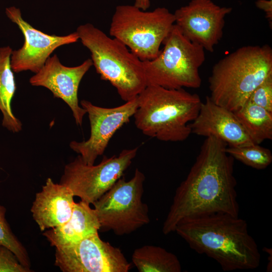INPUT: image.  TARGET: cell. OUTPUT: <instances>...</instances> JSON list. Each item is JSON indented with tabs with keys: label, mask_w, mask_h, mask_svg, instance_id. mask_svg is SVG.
Here are the masks:
<instances>
[{
	"label": "cell",
	"mask_w": 272,
	"mask_h": 272,
	"mask_svg": "<svg viewBox=\"0 0 272 272\" xmlns=\"http://www.w3.org/2000/svg\"><path fill=\"white\" fill-rule=\"evenodd\" d=\"M138 148L123 150L118 156H104L97 165H88L79 155L66 164L60 183L74 196L93 204L121 178L135 157Z\"/></svg>",
	"instance_id": "cell-9"
},
{
	"label": "cell",
	"mask_w": 272,
	"mask_h": 272,
	"mask_svg": "<svg viewBox=\"0 0 272 272\" xmlns=\"http://www.w3.org/2000/svg\"><path fill=\"white\" fill-rule=\"evenodd\" d=\"M80 104L88 114L91 133L87 141H72L70 147L85 163L93 165L97 157L103 155L114 133L133 116L138 106V97L112 108L98 106L86 100H81Z\"/></svg>",
	"instance_id": "cell-11"
},
{
	"label": "cell",
	"mask_w": 272,
	"mask_h": 272,
	"mask_svg": "<svg viewBox=\"0 0 272 272\" xmlns=\"http://www.w3.org/2000/svg\"><path fill=\"white\" fill-rule=\"evenodd\" d=\"M134 124L143 134L164 142H182L191 133L189 123L202 101L184 88L148 85L138 96Z\"/></svg>",
	"instance_id": "cell-3"
},
{
	"label": "cell",
	"mask_w": 272,
	"mask_h": 272,
	"mask_svg": "<svg viewBox=\"0 0 272 272\" xmlns=\"http://www.w3.org/2000/svg\"><path fill=\"white\" fill-rule=\"evenodd\" d=\"M54 264L63 272H128L130 268L120 249L102 240L98 232L55 248Z\"/></svg>",
	"instance_id": "cell-10"
},
{
	"label": "cell",
	"mask_w": 272,
	"mask_h": 272,
	"mask_svg": "<svg viewBox=\"0 0 272 272\" xmlns=\"http://www.w3.org/2000/svg\"><path fill=\"white\" fill-rule=\"evenodd\" d=\"M134 5L137 7L146 11L150 6V0H135Z\"/></svg>",
	"instance_id": "cell-26"
},
{
	"label": "cell",
	"mask_w": 272,
	"mask_h": 272,
	"mask_svg": "<svg viewBox=\"0 0 272 272\" xmlns=\"http://www.w3.org/2000/svg\"><path fill=\"white\" fill-rule=\"evenodd\" d=\"M72 191L65 185L48 178L36 193L31 208L33 219L40 231L55 228L70 219L75 202Z\"/></svg>",
	"instance_id": "cell-16"
},
{
	"label": "cell",
	"mask_w": 272,
	"mask_h": 272,
	"mask_svg": "<svg viewBox=\"0 0 272 272\" xmlns=\"http://www.w3.org/2000/svg\"><path fill=\"white\" fill-rule=\"evenodd\" d=\"M6 14L18 26L24 37L23 46L12 52L11 65L15 73L30 71L37 73L55 49L63 45L75 43L79 39L76 31L58 36L36 29L23 19L20 10L14 6L7 8Z\"/></svg>",
	"instance_id": "cell-13"
},
{
	"label": "cell",
	"mask_w": 272,
	"mask_h": 272,
	"mask_svg": "<svg viewBox=\"0 0 272 272\" xmlns=\"http://www.w3.org/2000/svg\"><path fill=\"white\" fill-rule=\"evenodd\" d=\"M264 251H265L266 252H267L268 254V263L267 264V266L266 267V270H267V271H271V261H272V259H271V257H272V252H271V249L270 248H267V247H264V249H263Z\"/></svg>",
	"instance_id": "cell-27"
},
{
	"label": "cell",
	"mask_w": 272,
	"mask_h": 272,
	"mask_svg": "<svg viewBox=\"0 0 272 272\" xmlns=\"http://www.w3.org/2000/svg\"><path fill=\"white\" fill-rule=\"evenodd\" d=\"M227 153L245 165L253 168L265 169L272 162V154L270 150L252 144L239 147H227Z\"/></svg>",
	"instance_id": "cell-21"
},
{
	"label": "cell",
	"mask_w": 272,
	"mask_h": 272,
	"mask_svg": "<svg viewBox=\"0 0 272 272\" xmlns=\"http://www.w3.org/2000/svg\"><path fill=\"white\" fill-rule=\"evenodd\" d=\"M173 13L164 7L152 11L119 5L112 17L109 34L125 44L142 61L153 59L173 25Z\"/></svg>",
	"instance_id": "cell-7"
},
{
	"label": "cell",
	"mask_w": 272,
	"mask_h": 272,
	"mask_svg": "<svg viewBox=\"0 0 272 272\" xmlns=\"http://www.w3.org/2000/svg\"><path fill=\"white\" fill-rule=\"evenodd\" d=\"M227 146L215 137L206 138L187 176L176 189L163 225L165 235L186 220L219 213L239 216L234 158L227 153Z\"/></svg>",
	"instance_id": "cell-1"
},
{
	"label": "cell",
	"mask_w": 272,
	"mask_h": 272,
	"mask_svg": "<svg viewBox=\"0 0 272 272\" xmlns=\"http://www.w3.org/2000/svg\"><path fill=\"white\" fill-rule=\"evenodd\" d=\"M175 232L197 253L215 260L223 270L253 269L260 263L258 245L245 220L219 213L184 221Z\"/></svg>",
	"instance_id": "cell-2"
},
{
	"label": "cell",
	"mask_w": 272,
	"mask_h": 272,
	"mask_svg": "<svg viewBox=\"0 0 272 272\" xmlns=\"http://www.w3.org/2000/svg\"><path fill=\"white\" fill-rule=\"evenodd\" d=\"M256 6L263 10L266 15V18L269 23L271 24L272 21V0H257L255 3Z\"/></svg>",
	"instance_id": "cell-25"
},
{
	"label": "cell",
	"mask_w": 272,
	"mask_h": 272,
	"mask_svg": "<svg viewBox=\"0 0 272 272\" xmlns=\"http://www.w3.org/2000/svg\"><path fill=\"white\" fill-rule=\"evenodd\" d=\"M8 248L0 245V272H30Z\"/></svg>",
	"instance_id": "cell-24"
},
{
	"label": "cell",
	"mask_w": 272,
	"mask_h": 272,
	"mask_svg": "<svg viewBox=\"0 0 272 272\" xmlns=\"http://www.w3.org/2000/svg\"><path fill=\"white\" fill-rule=\"evenodd\" d=\"M234 113L254 144L272 140V112L247 101Z\"/></svg>",
	"instance_id": "cell-20"
},
{
	"label": "cell",
	"mask_w": 272,
	"mask_h": 272,
	"mask_svg": "<svg viewBox=\"0 0 272 272\" xmlns=\"http://www.w3.org/2000/svg\"><path fill=\"white\" fill-rule=\"evenodd\" d=\"M12 49L0 47V110L3 116L2 125L13 132H19L22 124L13 114L11 103L16 90L14 72L11 65Z\"/></svg>",
	"instance_id": "cell-18"
},
{
	"label": "cell",
	"mask_w": 272,
	"mask_h": 272,
	"mask_svg": "<svg viewBox=\"0 0 272 272\" xmlns=\"http://www.w3.org/2000/svg\"><path fill=\"white\" fill-rule=\"evenodd\" d=\"M270 74L272 49L270 46L241 47L213 66L209 78L210 97L216 104L234 112Z\"/></svg>",
	"instance_id": "cell-4"
},
{
	"label": "cell",
	"mask_w": 272,
	"mask_h": 272,
	"mask_svg": "<svg viewBox=\"0 0 272 272\" xmlns=\"http://www.w3.org/2000/svg\"><path fill=\"white\" fill-rule=\"evenodd\" d=\"M6 209L0 205V245L10 250L20 262L31 271V262L27 251L14 235L6 219Z\"/></svg>",
	"instance_id": "cell-22"
},
{
	"label": "cell",
	"mask_w": 272,
	"mask_h": 272,
	"mask_svg": "<svg viewBox=\"0 0 272 272\" xmlns=\"http://www.w3.org/2000/svg\"><path fill=\"white\" fill-rule=\"evenodd\" d=\"M191 133L215 137L228 147L254 144L234 113L216 104L207 96L195 119L189 123Z\"/></svg>",
	"instance_id": "cell-15"
},
{
	"label": "cell",
	"mask_w": 272,
	"mask_h": 272,
	"mask_svg": "<svg viewBox=\"0 0 272 272\" xmlns=\"http://www.w3.org/2000/svg\"><path fill=\"white\" fill-rule=\"evenodd\" d=\"M153 59L143 61L148 85L170 89L200 87L199 70L206 59L205 49L185 37L174 24Z\"/></svg>",
	"instance_id": "cell-6"
},
{
	"label": "cell",
	"mask_w": 272,
	"mask_h": 272,
	"mask_svg": "<svg viewBox=\"0 0 272 272\" xmlns=\"http://www.w3.org/2000/svg\"><path fill=\"white\" fill-rule=\"evenodd\" d=\"M102 80L115 87L121 99L131 100L147 87L143 61L117 39L109 37L91 23L76 30Z\"/></svg>",
	"instance_id": "cell-5"
},
{
	"label": "cell",
	"mask_w": 272,
	"mask_h": 272,
	"mask_svg": "<svg viewBox=\"0 0 272 272\" xmlns=\"http://www.w3.org/2000/svg\"><path fill=\"white\" fill-rule=\"evenodd\" d=\"M248 101L272 112V74L254 89Z\"/></svg>",
	"instance_id": "cell-23"
},
{
	"label": "cell",
	"mask_w": 272,
	"mask_h": 272,
	"mask_svg": "<svg viewBox=\"0 0 272 272\" xmlns=\"http://www.w3.org/2000/svg\"><path fill=\"white\" fill-rule=\"evenodd\" d=\"M232 10L211 0H191L173 13L175 24L188 40L212 52L223 37L225 18Z\"/></svg>",
	"instance_id": "cell-12"
},
{
	"label": "cell",
	"mask_w": 272,
	"mask_h": 272,
	"mask_svg": "<svg viewBox=\"0 0 272 272\" xmlns=\"http://www.w3.org/2000/svg\"><path fill=\"white\" fill-rule=\"evenodd\" d=\"M100 229L95 210L81 200L75 202L72 215L66 223L47 230L43 235L51 246L57 248L76 243Z\"/></svg>",
	"instance_id": "cell-17"
},
{
	"label": "cell",
	"mask_w": 272,
	"mask_h": 272,
	"mask_svg": "<svg viewBox=\"0 0 272 272\" xmlns=\"http://www.w3.org/2000/svg\"><path fill=\"white\" fill-rule=\"evenodd\" d=\"M132 261L139 272H180L181 265L173 253L158 246L144 245L133 251Z\"/></svg>",
	"instance_id": "cell-19"
},
{
	"label": "cell",
	"mask_w": 272,
	"mask_h": 272,
	"mask_svg": "<svg viewBox=\"0 0 272 272\" xmlns=\"http://www.w3.org/2000/svg\"><path fill=\"white\" fill-rule=\"evenodd\" d=\"M145 180L144 174L136 168L131 179L122 176L93 203L101 228L121 236L149 223L148 207L142 201Z\"/></svg>",
	"instance_id": "cell-8"
},
{
	"label": "cell",
	"mask_w": 272,
	"mask_h": 272,
	"mask_svg": "<svg viewBox=\"0 0 272 272\" xmlns=\"http://www.w3.org/2000/svg\"><path fill=\"white\" fill-rule=\"evenodd\" d=\"M92 65L91 59L88 58L78 66H66L54 54L29 82L32 86L48 89L54 97L63 100L71 109L76 124L81 126L87 111L79 105L78 92L82 79Z\"/></svg>",
	"instance_id": "cell-14"
}]
</instances>
